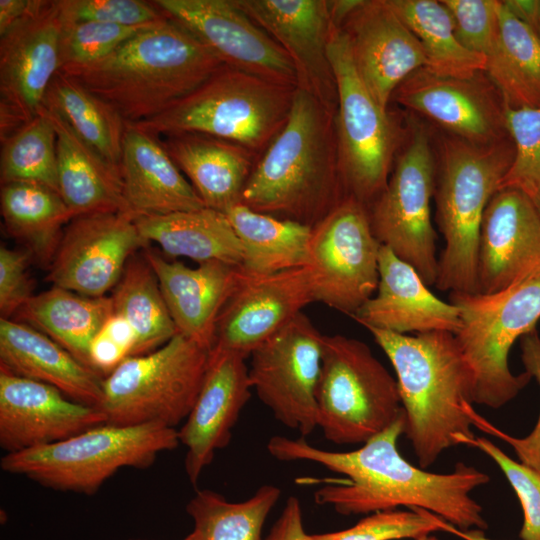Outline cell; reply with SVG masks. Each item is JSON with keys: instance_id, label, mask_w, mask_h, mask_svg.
Instances as JSON below:
<instances>
[{"instance_id": "obj_17", "label": "cell", "mask_w": 540, "mask_h": 540, "mask_svg": "<svg viewBox=\"0 0 540 540\" xmlns=\"http://www.w3.org/2000/svg\"><path fill=\"white\" fill-rule=\"evenodd\" d=\"M149 244L129 212L76 216L64 229L46 279L83 296H105L119 282L128 261Z\"/></svg>"}, {"instance_id": "obj_52", "label": "cell", "mask_w": 540, "mask_h": 540, "mask_svg": "<svg viewBox=\"0 0 540 540\" xmlns=\"http://www.w3.org/2000/svg\"><path fill=\"white\" fill-rule=\"evenodd\" d=\"M446 532L451 533L463 540H494L485 535V531L478 529H471L467 531H462L452 524L448 523Z\"/></svg>"}, {"instance_id": "obj_53", "label": "cell", "mask_w": 540, "mask_h": 540, "mask_svg": "<svg viewBox=\"0 0 540 540\" xmlns=\"http://www.w3.org/2000/svg\"><path fill=\"white\" fill-rule=\"evenodd\" d=\"M414 540H440V539L435 535L429 534V535L421 536Z\"/></svg>"}, {"instance_id": "obj_29", "label": "cell", "mask_w": 540, "mask_h": 540, "mask_svg": "<svg viewBox=\"0 0 540 540\" xmlns=\"http://www.w3.org/2000/svg\"><path fill=\"white\" fill-rule=\"evenodd\" d=\"M160 139L205 207L225 213L241 203L259 156L240 145L206 134L179 133Z\"/></svg>"}, {"instance_id": "obj_2", "label": "cell", "mask_w": 540, "mask_h": 540, "mask_svg": "<svg viewBox=\"0 0 540 540\" xmlns=\"http://www.w3.org/2000/svg\"><path fill=\"white\" fill-rule=\"evenodd\" d=\"M345 197L336 113L297 87L287 123L255 164L241 203L313 228Z\"/></svg>"}, {"instance_id": "obj_3", "label": "cell", "mask_w": 540, "mask_h": 540, "mask_svg": "<svg viewBox=\"0 0 540 540\" xmlns=\"http://www.w3.org/2000/svg\"><path fill=\"white\" fill-rule=\"evenodd\" d=\"M390 360L404 411V433L419 467L474 438L469 409L473 379L455 336L447 331L415 335L366 328Z\"/></svg>"}, {"instance_id": "obj_31", "label": "cell", "mask_w": 540, "mask_h": 540, "mask_svg": "<svg viewBox=\"0 0 540 540\" xmlns=\"http://www.w3.org/2000/svg\"><path fill=\"white\" fill-rule=\"evenodd\" d=\"M142 237L170 257L240 267L243 247L225 213L202 209L135 218Z\"/></svg>"}, {"instance_id": "obj_4", "label": "cell", "mask_w": 540, "mask_h": 540, "mask_svg": "<svg viewBox=\"0 0 540 540\" xmlns=\"http://www.w3.org/2000/svg\"><path fill=\"white\" fill-rule=\"evenodd\" d=\"M223 65L198 39L165 17L97 62L65 74L126 122L139 123L194 91Z\"/></svg>"}, {"instance_id": "obj_9", "label": "cell", "mask_w": 540, "mask_h": 540, "mask_svg": "<svg viewBox=\"0 0 540 540\" xmlns=\"http://www.w3.org/2000/svg\"><path fill=\"white\" fill-rule=\"evenodd\" d=\"M318 427L335 444H364L403 413L396 379L364 342L324 335Z\"/></svg>"}, {"instance_id": "obj_41", "label": "cell", "mask_w": 540, "mask_h": 540, "mask_svg": "<svg viewBox=\"0 0 540 540\" xmlns=\"http://www.w3.org/2000/svg\"><path fill=\"white\" fill-rule=\"evenodd\" d=\"M448 523L424 509H393L371 513L344 530L308 534V540H414L434 532H446Z\"/></svg>"}, {"instance_id": "obj_26", "label": "cell", "mask_w": 540, "mask_h": 540, "mask_svg": "<svg viewBox=\"0 0 540 540\" xmlns=\"http://www.w3.org/2000/svg\"><path fill=\"white\" fill-rule=\"evenodd\" d=\"M142 255L154 271L179 334L212 349L218 317L237 287L240 267L219 261L188 267L150 246Z\"/></svg>"}, {"instance_id": "obj_28", "label": "cell", "mask_w": 540, "mask_h": 540, "mask_svg": "<svg viewBox=\"0 0 540 540\" xmlns=\"http://www.w3.org/2000/svg\"><path fill=\"white\" fill-rule=\"evenodd\" d=\"M0 369L51 385L72 400L99 407L103 377L37 329L0 318Z\"/></svg>"}, {"instance_id": "obj_27", "label": "cell", "mask_w": 540, "mask_h": 540, "mask_svg": "<svg viewBox=\"0 0 540 540\" xmlns=\"http://www.w3.org/2000/svg\"><path fill=\"white\" fill-rule=\"evenodd\" d=\"M120 176L125 203L135 218L205 207L160 137L137 123L125 125Z\"/></svg>"}, {"instance_id": "obj_6", "label": "cell", "mask_w": 540, "mask_h": 540, "mask_svg": "<svg viewBox=\"0 0 540 540\" xmlns=\"http://www.w3.org/2000/svg\"><path fill=\"white\" fill-rule=\"evenodd\" d=\"M296 88L223 65L194 91L137 124L159 137L210 135L260 157L285 127Z\"/></svg>"}, {"instance_id": "obj_50", "label": "cell", "mask_w": 540, "mask_h": 540, "mask_svg": "<svg viewBox=\"0 0 540 540\" xmlns=\"http://www.w3.org/2000/svg\"><path fill=\"white\" fill-rule=\"evenodd\" d=\"M35 0H0V36L25 17Z\"/></svg>"}, {"instance_id": "obj_39", "label": "cell", "mask_w": 540, "mask_h": 540, "mask_svg": "<svg viewBox=\"0 0 540 540\" xmlns=\"http://www.w3.org/2000/svg\"><path fill=\"white\" fill-rule=\"evenodd\" d=\"M281 491L263 485L248 499L230 502L221 494L198 490L187 503L195 540H262V530Z\"/></svg>"}, {"instance_id": "obj_8", "label": "cell", "mask_w": 540, "mask_h": 540, "mask_svg": "<svg viewBox=\"0 0 540 540\" xmlns=\"http://www.w3.org/2000/svg\"><path fill=\"white\" fill-rule=\"evenodd\" d=\"M460 326L454 333L473 379L474 403L498 409L532 379L514 375L508 354L514 342L536 329L540 319V279L492 294L450 292Z\"/></svg>"}, {"instance_id": "obj_45", "label": "cell", "mask_w": 540, "mask_h": 540, "mask_svg": "<svg viewBox=\"0 0 540 540\" xmlns=\"http://www.w3.org/2000/svg\"><path fill=\"white\" fill-rule=\"evenodd\" d=\"M61 18L67 22L95 21L121 26H144L165 16L142 0H59Z\"/></svg>"}, {"instance_id": "obj_18", "label": "cell", "mask_w": 540, "mask_h": 540, "mask_svg": "<svg viewBox=\"0 0 540 540\" xmlns=\"http://www.w3.org/2000/svg\"><path fill=\"white\" fill-rule=\"evenodd\" d=\"M392 99L470 143L486 145L509 137L506 104L485 71L454 77L422 67L396 88Z\"/></svg>"}, {"instance_id": "obj_43", "label": "cell", "mask_w": 540, "mask_h": 540, "mask_svg": "<svg viewBox=\"0 0 540 540\" xmlns=\"http://www.w3.org/2000/svg\"><path fill=\"white\" fill-rule=\"evenodd\" d=\"M60 70L68 73L110 54L146 26H121L95 21L62 20Z\"/></svg>"}, {"instance_id": "obj_44", "label": "cell", "mask_w": 540, "mask_h": 540, "mask_svg": "<svg viewBox=\"0 0 540 540\" xmlns=\"http://www.w3.org/2000/svg\"><path fill=\"white\" fill-rule=\"evenodd\" d=\"M464 445L476 447L490 457L513 488L523 511L521 540H540V471L509 457L490 440L468 439Z\"/></svg>"}, {"instance_id": "obj_37", "label": "cell", "mask_w": 540, "mask_h": 540, "mask_svg": "<svg viewBox=\"0 0 540 540\" xmlns=\"http://www.w3.org/2000/svg\"><path fill=\"white\" fill-rule=\"evenodd\" d=\"M114 312L131 326L136 345L134 355L161 347L176 334L158 279L144 256L134 255L113 289Z\"/></svg>"}, {"instance_id": "obj_16", "label": "cell", "mask_w": 540, "mask_h": 540, "mask_svg": "<svg viewBox=\"0 0 540 540\" xmlns=\"http://www.w3.org/2000/svg\"><path fill=\"white\" fill-rule=\"evenodd\" d=\"M152 3L224 65L297 87L295 67L288 54L233 0H154Z\"/></svg>"}, {"instance_id": "obj_23", "label": "cell", "mask_w": 540, "mask_h": 540, "mask_svg": "<svg viewBox=\"0 0 540 540\" xmlns=\"http://www.w3.org/2000/svg\"><path fill=\"white\" fill-rule=\"evenodd\" d=\"M340 28L360 78L377 103L388 110L396 88L427 64L420 41L387 0H361Z\"/></svg>"}, {"instance_id": "obj_48", "label": "cell", "mask_w": 540, "mask_h": 540, "mask_svg": "<svg viewBox=\"0 0 540 540\" xmlns=\"http://www.w3.org/2000/svg\"><path fill=\"white\" fill-rule=\"evenodd\" d=\"M33 260L28 250L0 247V313L10 319L34 295L28 265Z\"/></svg>"}, {"instance_id": "obj_21", "label": "cell", "mask_w": 540, "mask_h": 540, "mask_svg": "<svg viewBox=\"0 0 540 540\" xmlns=\"http://www.w3.org/2000/svg\"><path fill=\"white\" fill-rule=\"evenodd\" d=\"M288 54L297 87L336 113L337 85L328 54L332 29L324 0H233Z\"/></svg>"}, {"instance_id": "obj_56", "label": "cell", "mask_w": 540, "mask_h": 540, "mask_svg": "<svg viewBox=\"0 0 540 540\" xmlns=\"http://www.w3.org/2000/svg\"><path fill=\"white\" fill-rule=\"evenodd\" d=\"M133 540H140V539H133ZM182 540H195L193 532L186 535Z\"/></svg>"}, {"instance_id": "obj_15", "label": "cell", "mask_w": 540, "mask_h": 540, "mask_svg": "<svg viewBox=\"0 0 540 540\" xmlns=\"http://www.w3.org/2000/svg\"><path fill=\"white\" fill-rule=\"evenodd\" d=\"M59 0H35L30 12L0 36L1 141L33 119L60 70Z\"/></svg>"}, {"instance_id": "obj_22", "label": "cell", "mask_w": 540, "mask_h": 540, "mask_svg": "<svg viewBox=\"0 0 540 540\" xmlns=\"http://www.w3.org/2000/svg\"><path fill=\"white\" fill-rule=\"evenodd\" d=\"M104 423L99 408L0 369V446L6 454L60 442Z\"/></svg>"}, {"instance_id": "obj_13", "label": "cell", "mask_w": 540, "mask_h": 540, "mask_svg": "<svg viewBox=\"0 0 540 540\" xmlns=\"http://www.w3.org/2000/svg\"><path fill=\"white\" fill-rule=\"evenodd\" d=\"M380 247L368 208L346 196L312 228L307 267L314 301L351 317L377 290Z\"/></svg>"}, {"instance_id": "obj_54", "label": "cell", "mask_w": 540, "mask_h": 540, "mask_svg": "<svg viewBox=\"0 0 540 540\" xmlns=\"http://www.w3.org/2000/svg\"><path fill=\"white\" fill-rule=\"evenodd\" d=\"M532 199L540 213V194L535 195L534 197H532Z\"/></svg>"}, {"instance_id": "obj_46", "label": "cell", "mask_w": 540, "mask_h": 540, "mask_svg": "<svg viewBox=\"0 0 540 540\" xmlns=\"http://www.w3.org/2000/svg\"><path fill=\"white\" fill-rule=\"evenodd\" d=\"M450 12L459 42L486 57L496 38L498 0H440Z\"/></svg>"}, {"instance_id": "obj_35", "label": "cell", "mask_w": 540, "mask_h": 540, "mask_svg": "<svg viewBox=\"0 0 540 540\" xmlns=\"http://www.w3.org/2000/svg\"><path fill=\"white\" fill-rule=\"evenodd\" d=\"M241 241L247 275H268L305 267L312 227L256 212L239 203L225 212Z\"/></svg>"}, {"instance_id": "obj_1", "label": "cell", "mask_w": 540, "mask_h": 540, "mask_svg": "<svg viewBox=\"0 0 540 540\" xmlns=\"http://www.w3.org/2000/svg\"><path fill=\"white\" fill-rule=\"evenodd\" d=\"M404 425L403 411L388 428L348 452L328 451L303 437L280 435L271 437L266 447L280 461L312 462L346 476L314 492L318 504L331 506L339 514H369L403 506L430 511L462 531H486L489 525L483 509L470 493L487 484L489 475L463 462L443 474L412 465L397 447Z\"/></svg>"}, {"instance_id": "obj_33", "label": "cell", "mask_w": 540, "mask_h": 540, "mask_svg": "<svg viewBox=\"0 0 540 540\" xmlns=\"http://www.w3.org/2000/svg\"><path fill=\"white\" fill-rule=\"evenodd\" d=\"M485 73L512 109L540 106V38L499 2L498 28L486 55Z\"/></svg>"}, {"instance_id": "obj_10", "label": "cell", "mask_w": 540, "mask_h": 540, "mask_svg": "<svg viewBox=\"0 0 540 540\" xmlns=\"http://www.w3.org/2000/svg\"><path fill=\"white\" fill-rule=\"evenodd\" d=\"M210 351L178 333L154 351L128 357L103 378L98 408L110 424L175 428L197 399Z\"/></svg>"}, {"instance_id": "obj_19", "label": "cell", "mask_w": 540, "mask_h": 540, "mask_svg": "<svg viewBox=\"0 0 540 540\" xmlns=\"http://www.w3.org/2000/svg\"><path fill=\"white\" fill-rule=\"evenodd\" d=\"M240 271L239 283L218 317L212 348L233 351L247 359L315 301L307 266L268 275Z\"/></svg>"}, {"instance_id": "obj_25", "label": "cell", "mask_w": 540, "mask_h": 540, "mask_svg": "<svg viewBox=\"0 0 540 540\" xmlns=\"http://www.w3.org/2000/svg\"><path fill=\"white\" fill-rule=\"evenodd\" d=\"M375 293L351 316L365 328L404 335L431 331L454 334L459 329L458 308L436 297L411 265L383 245Z\"/></svg>"}, {"instance_id": "obj_47", "label": "cell", "mask_w": 540, "mask_h": 540, "mask_svg": "<svg viewBox=\"0 0 540 540\" xmlns=\"http://www.w3.org/2000/svg\"><path fill=\"white\" fill-rule=\"evenodd\" d=\"M521 359L531 378H535L540 387V336L537 329L520 338ZM472 424L481 430L508 443L515 451L520 462L540 471V411L532 431L523 438H516L497 429L479 416L474 409L470 412Z\"/></svg>"}, {"instance_id": "obj_36", "label": "cell", "mask_w": 540, "mask_h": 540, "mask_svg": "<svg viewBox=\"0 0 540 540\" xmlns=\"http://www.w3.org/2000/svg\"><path fill=\"white\" fill-rule=\"evenodd\" d=\"M42 107L61 116L76 135L120 173L126 121L75 78L58 71Z\"/></svg>"}, {"instance_id": "obj_20", "label": "cell", "mask_w": 540, "mask_h": 540, "mask_svg": "<svg viewBox=\"0 0 540 540\" xmlns=\"http://www.w3.org/2000/svg\"><path fill=\"white\" fill-rule=\"evenodd\" d=\"M540 279V213L517 188H501L490 199L481 223L478 292L492 294Z\"/></svg>"}, {"instance_id": "obj_32", "label": "cell", "mask_w": 540, "mask_h": 540, "mask_svg": "<svg viewBox=\"0 0 540 540\" xmlns=\"http://www.w3.org/2000/svg\"><path fill=\"white\" fill-rule=\"evenodd\" d=\"M113 312L111 296L87 297L52 286L34 294L10 319L42 332L91 368L90 344Z\"/></svg>"}, {"instance_id": "obj_40", "label": "cell", "mask_w": 540, "mask_h": 540, "mask_svg": "<svg viewBox=\"0 0 540 540\" xmlns=\"http://www.w3.org/2000/svg\"><path fill=\"white\" fill-rule=\"evenodd\" d=\"M1 144V184L31 182L58 192L57 135L43 107Z\"/></svg>"}, {"instance_id": "obj_34", "label": "cell", "mask_w": 540, "mask_h": 540, "mask_svg": "<svg viewBox=\"0 0 540 540\" xmlns=\"http://www.w3.org/2000/svg\"><path fill=\"white\" fill-rule=\"evenodd\" d=\"M0 207L7 233L26 245L33 260L49 267L73 215L60 194L38 183L1 184Z\"/></svg>"}, {"instance_id": "obj_55", "label": "cell", "mask_w": 540, "mask_h": 540, "mask_svg": "<svg viewBox=\"0 0 540 540\" xmlns=\"http://www.w3.org/2000/svg\"><path fill=\"white\" fill-rule=\"evenodd\" d=\"M535 31L537 32V34H538V36L540 38V9H539V15H538V20H537Z\"/></svg>"}, {"instance_id": "obj_30", "label": "cell", "mask_w": 540, "mask_h": 540, "mask_svg": "<svg viewBox=\"0 0 540 540\" xmlns=\"http://www.w3.org/2000/svg\"><path fill=\"white\" fill-rule=\"evenodd\" d=\"M45 111L57 135L58 192L73 217L129 212L120 173L83 142L61 116Z\"/></svg>"}, {"instance_id": "obj_51", "label": "cell", "mask_w": 540, "mask_h": 540, "mask_svg": "<svg viewBox=\"0 0 540 540\" xmlns=\"http://www.w3.org/2000/svg\"><path fill=\"white\" fill-rule=\"evenodd\" d=\"M505 3L519 19L535 30L539 15L540 0H511L505 1Z\"/></svg>"}, {"instance_id": "obj_7", "label": "cell", "mask_w": 540, "mask_h": 540, "mask_svg": "<svg viewBox=\"0 0 540 540\" xmlns=\"http://www.w3.org/2000/svg\"><path fill=\"white\" fill-rule=\"evenodd\" d=\"M179 443L178 431L162 424L104 423L60 442L7 453L1 468L50 489L93 495L120 469L147 468Z\"/></svg>"}, {"instance_id": "obj_11", "label": "cell", "mask_w": 540, "mask_h": 540, "mask_svg": "<svg viewBox=\"0 0 540 540\" xmlns=\"http://www.w3.org/2000/svg\"><path fill=\"white\" fill-rule=\"evenodd\" d=\"M328 54L337 85L336 131L344 191L369 208L387 186L406 130L372 96L355 68L345 32L335 25Z\"/></svg>"}, {"instance_id": "obj_42", "label": "cell", "mask_w": 540, "mask_h": 540, "mask_svg": "<svg viewBox=\"0 0 540 540\" xmlns=\"http://www.w3.org/2000/svg\"><path fill=\"white\" fill-rule=\"evenodd\" d=\"M506 128L514 145V158L500 188H517L530 197L540 194V106H506Z\"/></svg>"}, {"instance_id": "obj_12", "label": "cell", "mask_w": 540, "mask_h": 540, "mask_svg": "<svg viewBox=\"0 0 540 540\" xmlns=\"http://www.w3.org/2000/svg\"><path fill=\"white\" fill-rule=\"evenodd\" d=\"M406 140L395 158L385 190L368 212L380 244L432 286L438 273L437 234L430 208L436 185V151L430 129L414 118L408 122Z\"/></svg>"}, {"instance_id": "obj_38", "label": "cell", "mask_w": 540, "mask_h": 540, "mask_svg": "<svg viewBox=\"0 0 540 540\" xmlns=\"http://www.w3.org/2000/svg\"><path fill=\"white\" fill-rule=\"evenodd\" d=\"M420 41L429 71L443 76L470 77L485 71L486 57L469 51L458 40L453 18L441 1L387 0Z\"/></svg>"}, {"instance_id": "obj_24", "label": "cell", "mask_w": 540, "mask_h": 540, "mask_svg": "<svg viewBox=\"0 0 540 540\" xmlns=\"http://www.w3.org/2000/svg\"><path fill=\"white\" fill-rule=\"evenodd\" d=\"M246 358L236 352L212 348L197 399L178 431L186 448L185 471L196 485L216 451L225 448L232 429L251 396Z\"/></svg>"}, {"instance_id": "obj_49", "label": "cell", "mask_w": 540, "mask_h": 540, "mask_svg": "<svg viewBox=\"0 0 540 540\" xmlns=\"http://www.w3.org/2000/svg\"><path fill=\"white\" fill-rule=\"evenodd\" d=\"M266 540H308L303 525L301 504L297 497L290 496Z\"/></svg>"}, {"instance_id": "obj_5", "label": "cell", "mask_w": 540, "mask_h": 540, "mask_svg": "<svg viewBox=\"0 0 540 540\" xmlns=\"http://www.w3.org/2000/svg\"><path fill=\"white\" fill-rule=\"evenodd\" d=\"M435 220L444 239L436 288L477 293V256L485 209L509 170L514 145L509 137L486 145L447 133L438 138Z\"/></svg>"}, {"instance_id": "obj_14", "label": "cell", "mask_w": 540, "mask_h": 540, "mask_svg": "<svg viewBox=\"0 0 540 540\" xmlns=\"http://www.w3.org/2000/svg\"><path fill=\"white\" fill-rule=\"evenodd\" d=\"M323 337L300 312L250 355L252 389L281 424L303 438L318 427L316 392Z\"/></svg>"}]
</instances>
